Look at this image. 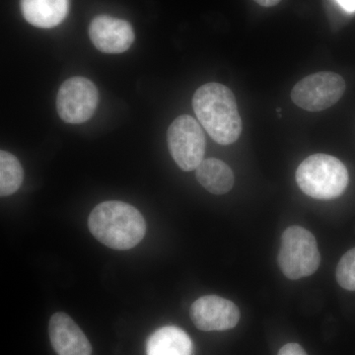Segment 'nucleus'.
<instances>
[{
    "instance_id": "obj_1",
    "label": "nucleus",
    "mask_w": 355,
    "mask_h": 355,
    "mask_svg": "<svg viewBox=\"0 0 355 355\" xmlns=\"http://www.w3.org/2000/svg\"><path fill=\"white\" fill-rule=\"evenodd\" d=\"M193 107L198 121L221 146L234 144L242 132V121L232 91L220 83H207L196 91Z\"/></svg>"
},
{
    "instance_id": "obj_2",
    "label": "nucleus",
    "mask_w": 355,
    "mask_h": 355,
    "mask_svg": "<svg viewBox=\"0 0 355 355\" xmlns=\"http://www.w3.org/2000/svg\"><path fill=\"white\" fill-rule=\"evenodd\" d=\"M89 230L98 241L114 250L132 249L146 233V223L139 210L128 203L111 200L91 211Z\"/></svg>"
},
{
    "instance_id": "obj_3",
    "label": "nucleus",
    "mask_w": 355,
    "mask_h": 355,
    "mask_svg": "<svg viewBox=\"0 0 355 355\" xmlns=\"http://www.w3.org/2000/svg\"><path fill=\"white\" fill-rule=\"evenodd\" d=\"M349 172L338 158L315 154L306 158L296 171L301 191L316 200H330L340 197L349 184Z\"/></svg>"
},
{
    "instance_id": "obj_4",
    "label": "nucleus",
    "mask_w": 355,
    "mask_h": 355,
    "mask_svg": "<svg viewBox=\"0 0 355 355\" xmlns=\"http://www.w3.org/2000/svg\"><path fill=\"white\" fill-rule=\"evenodd\" d=\"M280 270L291 280L310 277L321 263L316 238L307 229L291 226L282 237L279 257Z\"/></svg>"
},
{
    "instance_id": "obj_5",
    "label": "nucleus",
    "mask_w": 355,
    "mask_h": 355,
    "mask_svg": "<svg viewBox=\"0 0 355 355\" xmlns=\"http://www.w3.org/2000/svg\"><path fill=\"white\" fill-rule=\"evenodd\" d=\"M168 146L177 165L183 171L197 169L202 162L205 137L200 125L191 116H178L168 128Z\"/></svg>"
},
{
    "instance_id": "obj_6",
    "label": "nucleus",
    "mask_w": 355,
    "mask_h": 355,
    "mask_svg": "<svg viewBox=\"0 0 355 355\" xmlns=\"http://www.w3.org/2000/svg\"><path fill=\"white\" fill-rule=\"evenodd\" d=\"M345 91L342 76L322 71L301 79L291 91V100L301 109L320 112L334 106Z\"/></svg>"
},
{
    "instance_id": "obj_7",
    "label": "nucleus",
    "mask_w": 355,
    "mask_h": 355,
    "mask_svg": "<svg viewBox=\"0 0 355 355\" xmlns=\"http://www.w3.org/2000/svg\"><path fill=\"white\" fill-rule=\"evenodd\" d=\"M99 93L85 77H71L60 86L57 97L58 116L71 125L88 121L97 109Z\"/></svg>"
},
{
    "instance_id": "obj_8",
    "label": "nucleus",
    "mask_w": 355,
    "mask_h": 355,
    "mask_svg": "<svg viewBox=\"0 0 355 355\" xmlns=\"http://www.w3.org/2000/svg\"><path fill=\"white\" fill-rule=\"evenodd\" d=\"M191 319L198 330L226 331L235 328L240 320V311L228 299L216 295L198 298L191 305Z\"/></svg>"
},
{
    "instance_id": "obj_9",
    "label": "nucleus",
    "mask_w": 355,
    "mask_h": 355,
    "mask_svg": "<svg viewBox=\"0 0 355 355\" xmlns=\"http://www.w3.org/2000/svg\"><path fill=\"white\" fill-rule=\"evenodd\" d=\"M89 36L97 50L109 55L125 53L135 41V32L128 21L108 15L97 16L92 20Z\"/></svg>"
},
{
    "instance_id": "obj_10",
    "label": "nucleus",
    "mask_w": 355,
    "mask_h": 355,
    "mask_svg": "<svg viewBox=\"0 0 355 355\" xmlns=\"http://www.w3.org/2000/svg\"><path fill=\"white\" fill-rule=\"evenodd\" d=\"M49 334L51 345L58 355H91L92 347L76 322L58 312L51 316Z\"/></svg>"
},
{
    "instance_id": "obj_11",
    "label": "nucleus",
    "mask_w": 355,
    "mask_h": 355,
    "mask_svg": "<svg viewBox=\"0 0 355 355\" xmlns=\"http://www.w3.org/2000/svg\"><path fill=\"white\" fill-rule=\"evenodd\" d=\"M21 11L30 24L50 29L67 17L69 0H21Z\"/></svg>"
},
{
    "instance_id": "obj_12",
    "label": "nucleus",
    "mask_w": 355,
    "mask_h": 355,
    "mask_svg": "<svg viewBox=\"0 0 355 355\" xmlns=\"http://www.w3.org/2000/svg\"><path fill=\"white\" fill-rule=\"evenodd\" d=\"M193 345L186 331L166 326L154 331L146 343V355H193Z\"/></svg>"
},
{
    "instance_id": "obj_13",
    "label": "nucleus",
    "mask_w": 355,
    "mask_h": 355,
    "mask_svg": "<svg viewBox=\"0 0 355 355\" xmlns=\"http://www.w3.org/2000/svg\"><path fill=\"white\" fill-rule=\"evenodd\" d=\"M198 183L214 195H225L234 186V174L223 161L216 158L202 160L196 169Z\"/></svg>"
},
{
    "instance_id": "obj_14",
    "label": "nucleus",
    "mask_w": 355,
    "mask_h": 355,
    "mask_svg": "<svg viewBox=\"0 0 355 355\" xmlns=\"http://www.w3.org/2000/svg\"><path fill=\"white\" fill-rule=\"evenodd\" d=\"M24 171L19 160L13 154L0 153V195L8 197L16 193L22 184Z\"/></svg>"
},
{
    "instance_id": "obj_15",
    "label": "nucleus",
    "mask_w": 355,
    "mask_h": 355,
    "mask_svg": "<svg viewBox=\"0 0 355 355\" xmlns=\"http://www.w3.org/2000/svg\"><path fill=\"white\" fill-rule=\"evenodd\" d=\"M336 280L343 288L355 291V248L347 252L336 268Z\"/></svg>"
},
{
    "instance_id": "obj_16",
    "label": "nucleus",
    "mask_w": 355,
    "mask_h": 355,
    "mask_svg": "<svg viewBox=\"0 0 355 355\" xmlns=\"http://www.w3.org/2000/svg\"><path fill=\"white\" fill-rule=\"evenodd\" d=\"M279 355H307V354L297 343H287L280 349Z\"/></svg>"
},
{
    "instance_id": "obj_17",
    "label": "nucleus",
    "mask_w": 355,
    "mask_h": 355,
    "mask_svg": "<svg viewBox=\"0 0 355 355\" xmlns=\"http://www.w3.org/2000/svg\"><path fill=\"white\" fill-rule=\"evenodd\" d=\"M338 6L345 9L347 12H355V0H336Z\"/></svg>"
},
{
    "instance_id": "obj_18",
    "label": "nucleus",
    "mask_w": 355,
    "mask_h": 355,
    "mask_svg": "<svg viewBox=\"0 0 355 355\" xmlns=\"http://www.w3.org/2000/svg\"><path fill=\"white\" fill-rule=\"evenodd\" d=\"M257 3L263 7H272L279 4L282 0H254Z\"/></svg>"
}]
</instances>
